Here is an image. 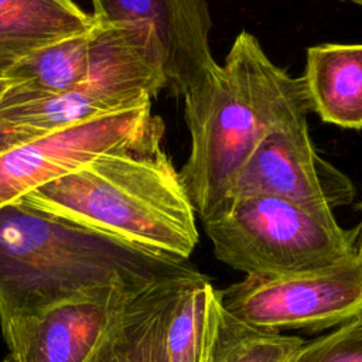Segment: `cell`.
<instances>
[{
	"instance_id": "obj_2",
	"label": "cell",
	"mask_w": 362,
	"mask_h": 362,
	"mask_svg": "<svg viewBox=\"0 0 362 362\" xmlns=\"http://www.w3.org/2000/svg\"><path fill=\"white\" fill-rule=\"evenodd\" d=\"M184 106L191 148L180 177L201 221L226 199L267 136L307 122L311 113L303 76L276 65L246 30L236 35L216 76L185 96Z\"/></svg>"
},
{
	"instance_id": "obj_20",
	"label": "cell",
	"mask_w": 362,
	"mask_h": 362,
	"mask_svg": "<svg viewBox=\"0 0 362 362\" xmlns=\"http://www.w3.org/2000/svg\"><path fill=\"white\" fill-rule=\"evenodd\" d=\"M342 1H351V3L358 4V6H361V7H362V0H342Z\"/></svg>"
},
{
	"instance_id": "obj_17",
	"label": "cell",
	"mask_w": 362,
	"mask_h": 362,
	"mask_svg": "<svg viewBox=\"0 0 362 362\" xmlns=\"http://www.w3.org/2000/svg\"><path fill=\"white\" fill-rule=\"evenodd\" d=\"M47 133L48 132H44L40 129H34V127H30L25 124L0 119V154L6 153L7 150H10L21 143L41 137Z\"/></svg>"
},
{
	"instance_id": "obj_5",
	"label": "cell",
	"mask_w": 362,
	"mask_h": 362,
	"mask_svg": "<svg viewBox=\"0 0 362 362\" xmlns=\"http://www.w3.org/2000/svg\"><path fill=\"white\" fill-rule=\"evenodd\" d=\"M226 314L264 332L322 331L362 314V257L311 272L255 277L219 290Z\"/></svg>"
},
{
	"instance_id": "obj_15",
	"label": "cell",
	"mask_w": 362,
	"mask_h": 362,
	"mask_svg": "<svg viewBox=\"0 0 362 362\" xmlns=\"http://www.w3.org/2000/svg\"><path fill=\"white\" fill-rule=\"evenodd\" d=\"M305 341L253 329L223 311L214 362H290Z\"/></svg>"
},
{
	"instance_id": "obj_11",
	"label": "cell",
	"mask_w": 362,
	"mask_h": 362,
	"mask_svg": "<svg viewBox=\"0 0 362 362\" xmlns=\"http://www.w3.org/2000/svg\"><path fill=\"white\" fill-rule=\"evenodd\" d=\"M95 24L72 0H0V78L27 55Z\"/></svg>"
},
{
	"instance_id": "obj_13",
	"label": "cell",
	"mask_w": 362,
	"mask_h": 362,
	"mask_svg": "<svg viewBox=\"0 0 362 362\" xmlns=\"http://www.w3.org/2000/svg\"><path fill=\"white\" fill-rule=\"evenodd\" d=\"M89 33L52 42L18 61L7 74L11 83L0 109L59 95L81 85L88 74Z\"/></svg>"
},
{
	"instance_id": "obj_10",
	"label": "cell",
	"mask_w": 362,
	"mask_h": 362,
	"mask_svg": "<svg viewBox=\"0 0 362 362\" xmlns=\"http://www.w3.org/2000/svg\"><path fill=\"white\" fill-rule=\"evenodd\" d=\"M201 273L187 263L136 294L85 362H167L165 332L178 297Z\"/></svg>"
},
{
	"instance_id": "obj_7",
	"label": "cell",
	"mask_w": 362,
	"mask_h": 362,
	"mask_svg": "<svg viewBox=\"0 0 362 362\" xmlns=\"http://www.w3.org/2000/svg\"><path fill=\"white\" fill-rule=\"evenodd\" d=\"M246 195L277 197L334 211L354 201L355 187L345 173L318 154L307 122H301L263 140L225 201Z\"/></svg>"
},
{
	"instance_id": "obj_18",
	"label": "cell",
	"mask_w": 362,
	"mask_h": 362,
	"mask_svg": "<svg viewBox=\"0 0 362 362\" xmlns=\"http://www.w3.org/2000/svg\"><path fill=\"white\" fill-rule=\"evenodd\" d=\"M358 209H359V212H361V222H359V225L355 228V230H356L355 249H356V253L362 257V201L358 204Z\"/></svg>"
},
{
	"instance_id": "obj_9",
	"label": "cell",
	"mask_w": 362,
	"mask_h": 362,
	"mask_svg": "<svg viewBox=\"0 0 362 362\" xmlns=\"http://www.w3.org/2000/svg\"><path fill=\"white\" fill-rule=\"evenodd\" d=\"M141 290L66 301L3 325L8 348L3 362H85L116 315Z\"/></svg>"
},
{
	"instance_id": "obj_8",
	"label": "cell",
	"mask_w": 362,
	"mask_h": 362,
	"mask_svg": "<svg viewBox=\"0 0 362 362\" xmlns=\"http://www.w3.org/2000/svg\"><path fill=\"white\" fill-rule=\"evenodd\" d=\"M92 17L100 24H146L158 42L167 88L185 98L201 90L218 74L209 34L206 0H92Z\"/></svg>"
},
{
	"instance_id": "obj_3",
	"label": "cell",
	"mask_w": 362,
	"mask_h": 362,
	"mask_svg": "<svg viewBox=\"0 0 362 362\" xmlns=\"http://www.w3.org/2000/svg\"><path fill=\"white\" fill-rule=\"evenodd\" d=\"M163 134L103 153L20 199L153 255L187 262L199 242L197 214L161 147Z\"/></svg>"
},
{
	"instance_id": "obj_6",
	"label": "cell",
	"mask_w": 362,
	"mask_h": 362,
	"mask_svg": "<svg viewBox=\"0 0 362 362\" xmlns=\"http://www.w3.org/2000/svg\"><path fill=\"white\" fill-rule=\"evenodd\" d=\"M164 132L151 100L21 143L0 154V206L23 198L95 157Z\"/></svg>"
},
{
	"instance_id": "obj_1",
	"label": "cell",
	"mask_w": 362,
	"mask_h": 362,
	"mask_svg": "<svg viewBox=\"0 0 362 362\" xmlns=\"http://www.w3.org/2000/svg\"><path fill=\"white\" fill-rule=\"evenodd\" d=\"M18 199L0 206V325L110 291H137L181 269Z\"/></svg>"
},
{
	"instance_id": "obj_4",
	"label": "cell",
	"mask_w": 362,
	"mask_h": 362,
	"mask_svg": "<svg viewBox=\"0 0 362 362\" xmlns=\"http://www.w3.org/2000/svg\"><path fill=\"white\" fill-rule=\"evenodd\" d=\"M216 259L255 277H277L337 264L355 255L356 230L334 211L267 195L225 201L202 221Z\"/></svg>"
},
{
	"instance_id": "obj_12",
	"label": "cell",
	"mask_w": 362,
	"mask_h": 362,
	"mask_svg": "<svg viewBox=\"0 0 362 362\" xmlns=\"http://www.w3.org/2000/svg\"><path fill=\"white\" fill-rule=\"evenodd\" d=\"M311 112L329 124L362 129V44H318L303 75Z\"/></svg>"
},
{
	"instance_id": "obj_14",
	"label": "cell",
	"mask_w": 362,
	"mask_h": 362,
	"mask_svg": "<svg viewBox=\"0 0 362 362\" xmlns=\"http://www.w3.org/2000/svg\"><path fill=\"white\" fill-rule=\"evenodd\" d=\"M223 308L219 290L201 274L181 293L165 332L167 362H214Z\"/></svg>"
},
{
	"instance_id": "obj_16",
	"label": "cell",
	"mask_w": 362,
	"mask_h": 362,
	"mask_svg": "<svg viewBox=\"0 0 362 362\" xmlns=\"http://www.w3.org/2000/svg\"><path fill=\"white\" fill-rule=\"evenodd\" d=\"M290 362H362V314L327 335L304 342Z\"/></svg>"
},
{
	"instance_id": "obj_19",
	"label": "cell",
	"mask_w": 362,
	"mask_h": 362,
	"mask_svg": "<svg viewBox=\"0 0 362 362\" xmlns=\"http://www.w3.org/2000/svg\"><path fill=\"white\" fill-rule=\"evenodd\" d=\"M10 85H11V83H10L6 78H0V99H1L3 93L7 90V88H8Z\"/></svg>"
}]
</instances>
